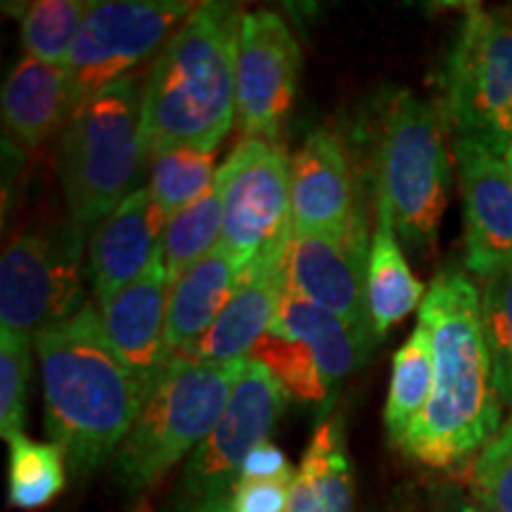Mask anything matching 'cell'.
Listing matches in <instances>:
<instances>
[{
    "instance_id": "cell-7",
    "label": "cell",
    "mask_w": 512,
    "mask_h": 512,
    "mask_svg": "<svg viewBox=\"0 0 512 512\" xmlns=\"http://www.w3.org/2000/svg\"><path fill=\"white\" fill-rule=\"evenodd\" d=\"M287 392L264 363L247 358L240 380L209 437L185 460L169 512H223L249 453L266 444L285 411Z\"/></svg>"
},
{
    "instance_id": "cell-17",
    "label": "cell",
    "mask_w": 512,
    "mask_h": 512,
    "mask_svg": "<svg viewBox=\"0 0 512 512\" xmlns=\"http://www.w3.org/2000/svg\"><path fill=\"white\" fill-rule=\"evenodd\" d=\"M283 254L268 256L242 271L240 285L214 325L181 358L195 363L245 361L271 330L285 294Z\"/></svg>"
},
{
    "instance_id": "cell-38",
    "label": "cell",
    "mask_w": 512,
    "mask_h": 512,
    "mask_svg": "<svg viewBox=\"0 0 512 512\" xmlns=\"http://www.w3.org/2000/svg\"><path fill=\"white\" fill-rule=\"evenodd\" d=\"M510 415H512V413H510Z\"/></svg>"
},
{
    "instance_id": "cell-2",
    "label": "cell",
    "mask_w": 512,
    "mask_h": 512,
    "mask_svg": "<svg viewBox=\"0 0 512 512\" xmlns=\"http://www.w3.org/2000/svg\"><path fill=\"white\" fill-rule=\"evenodd\" d=\"M34 342L50 444L60 448L69 472L83 479L112 463L147 394L114 354L93 304Z\"/></svg>"
},
{
    "instance_id": "cell-12",
    "label": "cell",
    "mask_w": 512,
    "mask_h": 512,
    "mask_svg": "<svg viewBox=\"0 0 512 512\" xmlns=\"http://www.w3.org/2000/svg\"><path fill=\"white\" fill-rule=\"evenodd\" d=\"M370 240L366 223L354 216L347 226L290 235L283 256L285 292L316 304L347 323L363 347H373L366 299Z\"/></svg>"
},
{
    "instance_id": "cell-23",
    "label": "cell",
    "mask_w": 512,
    "mask_h": 512,
    "mask_svg": "<svg viewBox=\"0 0 512 512\" xmlns=\"http://www.w3.org/2000/svg\"><path fill=\"white\" fill-rule=\"evenodd\" d=\"M271 332L302 339V342L309 344L318 358L320 373H323L330 387H335L339 380L354 373L366 361L368 354V349L363 347V342L354 335V330L347 323H342L325 309H318L316 304L287 292L283 294V302H280Z\"/></svg>"
},
{
    "instance_id": "cell-33",
    "label": "cell",
    "mask_w": 512,
    "mask_h": 512,
    "mask_svg": "<svg viewBox=\"0 0 512 512\" xmlns=\"http://www.w3.org/2000/svg\"><path fill=\"white\" fill-rule=\"evenodd\" d=\"M294 470L271 479H240L230 498V512H287Z\"/></svg>"
},
{
    "instance_id": "cell-28",
    "label": "cell",
    "mask_w": 512,
    "mask_h": 512,
    "mask_svg": "<svg viewBox=\"0 0 512 512\" xmlns=\"http://www.w3.org/2000/svg\"><path fill=\"white\" fill-rule=\"evenodd\" d=\"M214 164L216 150H195V147H181L152 159L147 190L166 221L207 195L219 174L214 171Z\"/></svg>"
},
{
    "instance_id": "cell-1",
    "label": "cell",
    "mask_w": 512,
    "mask_h": 512,
    "mask_svg": "<svg viewBox=\"0 0 512 512\" xmlns=\"http://www.w3.org/2000/svg\"><path fill=\"white\" fill-rule=\"evenodd\" d=\"M418 320L432 335L434 392L396 446L422 465L451 467L484 448L503 427L477 285L446 268L432 280Z\"/></svg>"
},
{
    "instance_id": "cell-36",
    "label": "cell",
    "mask_w": 512,
    "mask_h": 512,
    "mask_svg": "<svg viewBox=\"0 0 512 512\" xmlns=\"http://www.w3.org/2000/svg\"><path fill=\"white\" fill-rule=\"evenodd\" d=\"M458 512H489V510H484L482 505H477V503H465V505H460Z\"/></svg>"
},
{
    "instance_id": "cell-32",
    "label": "cell",
    "mask_w": 512,
    "mask_h": 512,
    "mask_svg": "<svg viewBox=\"0 0 512 512\" xmlns=\"http://www.w3.org/2000/svg\"><path fill=\"white\" fill-rule=\"evenodd\" d=\"M470 491L489 512H512V415L472 465Z\"/></svg>"
},
{
    "instance_id": "cell-20",
    "label": "cell",
    "mask_w": 512,
    "mask_h": 512,
    "mask_svg": "<svg viewBox=\"0 0 512 512\" xmlns=\"http://www.w3.org/2000/svg\"><path fill=\"white\" fill-rule=\"evenodd\" d=\"M242 268L226 247L216 245L171 285L166 342L181 354L207 332L238 290Z\"/></svg>"
},
{
    "instance_id": "cell-26",
    "label": "cell",
    "mask_w": 512,
    "mask_h": 512,
    "mask_svg": "<svg viewBox=\"0 0 512 512\" xmlns=\"http://www.w3.org/2000/svg\"><path fill=\"white\" fill-rule=\"evenodd\" d=\"M67 460L55 444H41L24 434L10 441L8 501L12 508L38 510L53 503L67 486Z\"/></svg>"
},
{
    "instance_id": "cell-18",
    "label": "cell",
    "mask_w": 512,
    "mask_h": 512,
    "mask_svg": "<svg viewBox=\"0 0 512 512\" xmlns=\"http://www.w3.org/2000/svg\"><path fill=\"white\" fill-rule=\"evenodd\" d=\"M294 233L344 228L354 219V185L342 143L325 128L313 131L290 159Z\"/></svg>"
},
{
    "instance_id": "cell-30",
    "label": "cell",
    "mask_w": 512,
    "mask_h": 512,
    "mask_svg": "<svg viewBox=\"0 0 512 512\" xmlns=\"http://www.w3.org/2000/svg\"><path fill=\"white\" fill-rule=\"evenodd\" d=\"M479 297L496 392L503 408H510L512 413V266L486 278Z\"/></svg>"
},
{
    "instance_id": "cell-4",
    "label": "cell",
    "mask_w": 512,
    "mask_h": 512,
    "mask_svg": "<svg viewBox=\"0 0 512 512\" xmlns=\"http://www.w3.org/2000/svg\"><path fill=\"white\" fill-rule=\"evenodd\" d=\"M245 366L247 358L195 363L174 356L112 458V477L126 496L150 494L171 467L192 456L221 420Z\"/></svg>"
},
{
    "instance_id": "cell-10",
    "label": "cell",
    "mask_w": 512,
    "mask_h": 512,
    "mask_svg": "<svg viewBox=\"0 0 512 512\" xmlns=\"http://www.w3.org/2000/svg\"><path fill=\"white\" fill-rule=\"evenodd\" d=\"M83 233H24L0 259V330L36 337L83 306Z\"/></svg>"
},
{
    "instance_id": "cell-35",
    "label": "cell",
    "mask_w": 512,
    "mask_h": 512,
    "mask_svg": "<svg viewBox=\"0 0 512 512\" xmlns=\"http://www.w3.org/2000/svg\"><path fill=\"white\" fill-rule=\"evenodd\" d=\"M501 155L505 157V162L510 164V169H512V131H510V136L505 138V143H503V150H501Z\"/></svg>"
},
{
    "instance_id": "cell-6",
    "label": "cell",
    "mask_w": 512,
    "mask_h": 512,
    "mask_svg": "<svg viewBox=\"0 0 512 512\" xmlns=\"http://www.w3.org/2000/svg\"><path fill=\"white\" fill-rule=\"evenodd\" d=\"M446 119L411 91H394L377 117V200L413 254L432 256L448 204L451 155Z\"/></svg>"
},
{
    "instance_id": "cell-13",
    "label": "cell",
    "mask_w": 512,
    "mask_h": 512,
    "mask_svg": "<svg viewBox=\"0 0 512 512\" xmlns=\"http://www.w3.org/2000/svg\"><path fill=\"white\" fill-rule=\"evenodd\" d=\"M297 38L271 10L245 12L238 48V124L247 138L275 140L297 98Z\"/></svg>"
},
{
    "instance_id": "cell-11",
    "label": "cell",
    "mask_w": 512,
    "mask_h": 512,
    "mask_svg": "<svg viewBox=\"0 0 512 512\" xmlns=\"http://www.w3.org/2000/svg\"><path fill=\"white\" fill-rule=\"evenodd\" d=\"M197 5L183 0H102L93 3L67 67L76 107L128 76L171 38Z\"/></svg>"
},
{
    "instance_id": "cell-15",
    "label": "cell",
    "mask_w": 512,
    "mask_h": 512,
    "mask_svg": "<svg viewBox=\"0 0 512 512\" xmlns=\"http://www.w3.org/2000/svg\"><path fill=\"white\" fill-rule=\"evenodd\" d=\"M169 273L159 252L150 268L100 306V320L114 354L150 396L174 361L166 342L169 313Z\"/></svg>"
},
{
    "instance_id": "cell-31",
    "label": "cell",
    "mask_w": 512,
    "mask_h": 512,
    "mask_svg": "<svg viewBox=\"0 0 512 512\" xmlns=\"http://www.w3.org/2000/svg\"><path fill=\"white\" fill-rule=\"evenodd\" d=\"M29 375V337L0 330V434L8 444L22 434Z\"/></svg>"
},
{
    "instance_id": "cell-14",
    "label": "cell",
    "mask_w": 512,
    "mask_h": 512,
    "mask_svg": "<svg viewBox=\"0 0 512 512\" xmlns=\"http://www.w3.org/2000/svg\"><path fill=\"white\" fill-rule=\"evenodd\" d=\"M453 159L465 209V266L486 280L512 266V169L496 147L470 136L453 140Z\"/></svg>"
},
{
    "instance_id": "cell-16",
    "label": "cell",
    "mask_w": 512,
    "mask_h": 512,
    "mask_svg": "<svg viewBox=\"0 0 512 512\" xmlns=\"http://www.w3.org/2000/svg\"><path fill=\"white\" fill-rule=\"evenodd\" d=\"M166 216L150 190L138 188L95 228L88 247L95 304H107L119 290L138 280L162 252Z\"/></svg>"
},
{
    "instance_id": "cell-24",
    "label": "cell",
    "mask_w": 512,
    "mask_h": 512,
    "mask_svg": "<svg viewBox=\"0 0 512 512\" xmlns=\"http://www.w3.org/2000/svg\"><path fill=\"white\" fill-rule=\"evenodd\" d=\"M434 392V349L427 325L418 320L413 335L403 342L394 356L392 382H389L384 425L389 437L399 444L415 418L425 411Z\"/></svg>"
},
{
    "instance_id": "cell-34",
    "label": "cell",
    "mask_w": 512,
    "mask_h": 512,
    "mask_svg": "<svg viewBox=\"0 0 512 512\" xmlns=\"http://www.w3.org/2000/svg\"><path fill=\"white\" fill-rule=\"evenodd\" d=\"M292 467L287 463L285 453L280 451L278 446L266 441L259 448H254L249 453L245 467H242V477L240 479H271V477H280L285 472H290Z\"/></svg>"
},
{
    "instance_id": "cell-9",
    "label": "cell",
    "mask_w": 512,
    "mask_h": 512,
    "mask_svg": "<svg viewBox=\"0 0 512 512\" xmlns=\"http://www.w3.org/2000/svg\"><path fill=\"white\" fill-rule=\"evenodd\" d=\"M223 195L221 245L245 271L285 252L292 235L290 162L275 140L245 138L216 174Z\"/></svg>"
},
{
    "instance_id": "cell-37",
    "label": "cell",
    "mask_w": 512,
    "mask_h": 512,
    "mask_svg": "<svg viewBox=\"0 0 512 512\" xmlns=\"http://www.w3.org/2000/svg\"><path fill=\"white\" fill-rule=\"evenodd\" d=\"M503 12V15L505 17H508V19H512V5H510V8H505V10H501Z\"/></svg>"
},
{
    "instance_id": "cell-29",
    "label": "cell",
    "mask_w": 512,
    "mask_h": 512,
    "mask_svg": "<svg viewBox=\"0 0 512 512\" xmlns=\"http://www.w3.org/2000/svg\"><path fill=\"white\" fill-rule=\"evenodd\" d=\"M254 361L264 363L271 373L278 377L285 392H290L302 401H325L330 394V384L320 373L318 358L309 344L302 339L275 335L268 330L259 339L252 351Z\"/></svg>"
},
{
    "instance_id": "cell-27",
    "label": "cell",
    "mask_w": 512,
    "mask_h": 512,
    "mask_svg": "<svg viewBox=\"0 0 512 512\" xmlns=\"http://www.w3.org/2000/svg\"><path fill=\"white\" fill-rule=\"evenodd\" d=\"M91 10L93 3L83 0H36L15 10L27 55L48 64L67 62Z\"/></svg>"
},
{
    "instance_id": "cell-5",
    "label": "cell",
    "mask_w": 512,
    "mask_h": 512,
    "mask_svg": "<svg viewBox=\"0 0 512 512\" xmlns=\"http://www.w3.org/2000/svg\"><path fill=\"white\" fill-rule=\"evenodd\" d=\"M136 74L76 107L62 133L60 181L72 226L98 228L136 192L147 162L143 136V88Z\"/></svg>"
},
{
    "instance_id": "cell-25",
    "label": "cell",
    "mask_w": 512,
    "mask_h": 512,
    "mask_svg": "<svg viewBox=\"0 0 512 512\" xmlns=\"http://www.w3.org/2000/svg\"><path fill=\"white\" fill-rule=\"evenodd\" d=\"M223 235V195L219 185H211L207 195L171 216L164 228L162 256L169 283L174 285L192 264L219 245Z\"/></svg>"
},
{
    "instance_id": "cell-8",
    "label": "cell",
    "mask_w": 512,
    "mask_h": 512,
    "mask_svg": "<svg viewBox=\"0 0 512 512\" xmlns=\"http://www.w3.org/2000/svg\"><path fill=\"white\" fill-rule=\"evenodd\" d=\"M444 114L456 136L479 138L498 152L512 131V19L470 8L444 67Z\"/></svg>"
},
{
    "instance_id": "cell-22",
    "label": "cell",
    "mask_w": 512,
    "mask_h": 512,
    "mask_svg": "<svg viewBox=\"0 0 512 512\" xmlns=\"http://www.w3.org/2000/svg\"><path fill=\"white\" fill-rule=\"evenodd\" d=\"M354 470L337 418L318 425L294 472L287 512H354Z\"/></svg>"
},
{
    "instance_id": "cell-3",
    "label": "cell",
    "mask_w": 512,
    "mask_h": 512,
    "mask_svg": "<svg viewBox=\"0 0 512 512\" xmlns=\"http://www.w3.org/2000/svg\"><path fill=\"white\" fill-rule=\"evenodd\" d=\"M242 12L202 3L164 43L143 86L147 159L181 147L219 150L238 112Z\"/></svg>"
},
{
    "instance_id": "cell-19",
    "label": "cell",
    "mask_w": 512,
    "mask_h": 512,
    "mask_svg": "<svg viewBox=\"0 0 512 512\" xmlns=\"http://www.w3.org/2000/svg\"><path fill=\"white\" fill-rule=\"evenodd\" d=\"M76 112L72 79L64 64L22 57L3 86V124L12 140L38 147Z\"/></svg>"
},
{
    "instance_id": "cell-21",
    "label": "cell",
    "mask_w": 512,
    "mask_h": 512,
    "mask_svg": "<svg viewBox=\"0 0 512 512\" xmlns=\"http://www.w3.org/2000/svg\"><path fill=\"white\" fill-rule=\"evenodd\" d=\"M425 297L427 287L415 278L406 256H403L392 211L387 202L377 200V228L373 242H370L366 275L368 313L375 337L380 339L387 335L408 313L422 306Z\"/></svg>"
}]
</instances>
